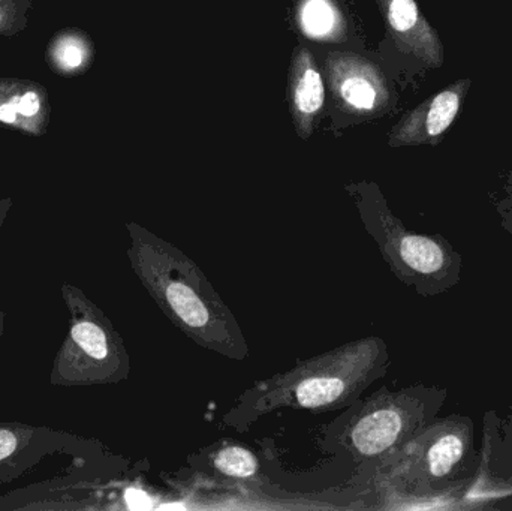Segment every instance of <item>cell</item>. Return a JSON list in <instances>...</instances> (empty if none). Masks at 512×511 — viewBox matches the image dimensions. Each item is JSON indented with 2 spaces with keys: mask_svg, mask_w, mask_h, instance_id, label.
Masks as SVG:
<instances>
[{
  "mask_svg": "<svg viewBox=\"0 0 512 511\" xmlns=\"http://www.w3.org/2000/svg\"><path fill=\"white\" fill-rule=\"evenodd\" d=\"M376 248L393 275L418 296L438 297L459 285L463 257L442 234L409 230L391 212L375 183L345 186Z\"/></svg>",
  "mask_w": 512,
  "mask_h": 511,
  "instance_id": "cell-3",
  "label": "cell"
},
{
  "mask_svg": "<svg viewBox=\"0 0 512 511\" xmlns=\"http://www.w3.org/2000/svg\"><path fill=\"white\" fill-rule=\"evenodd\" d=\"M507 507H510V509H512V504H510V506H507Z\"/></svg>",
  "mask_w": 512,
  "mask_h": 511,
  "instance_id": "cell-21",
  "label": "cell"
},
{
  "mask_svg": "<svg viewBox=\"0 0 512 511\" xmlns=\"http://www.w3.org/2000/svg\"><path fill=\"white\" fill-rule=\"evenodd\" d=\"M126 231L132 272L165 317L198 347L239 362L248 359V341L236 315L201 267L140 224L129 222Z\"/></svg>",
  "mask_w": 512,
  "mask_h": 511,
  "instance_id": "cell-1",
  "label": "cell"
},
{
  "mask_svg": "<svg viewBox=\"0 0 512 511\" xmlns=\"http://www.w3.org/2000/svg\"><path fill=\"white\" fill-rule=\"evenodd\" d=\"M448 398L441 387H382L343 423L339 443L361 464L385 465L411 438L426 428Z\"/></svg>",
  "mask_w": 512,
  "mask_h": 511,
  "instance_id": "cell-5",
  "label": "cell"
},
{
  "mask_svg": "<svg viewBox=\"0 0 512 511\" xmlns=\"http://www.w3.org/2000/svg\"><path fill=\"white\" fill-rule=\"evenodd\" d=\"M30 0H0V36H12L26 27Z\"/></svg>",
  "mask_w": 512,
  "mask_h": 511,
  "instance_id": "cell-17",
  "label": "cell"
},
{
  "mask_svg": "<svg viewBox=\"0 0 512 511\" xmlns=\"http://www.w3.org/2000/svg\"><path fill=\"white\" fill-rule=\"evenodd\" d=\"M11 207L12 201L9 200V198L0 200V227H2L3 222H5L6 216H8ZM3 333H5V314H3L2 309H0V342H2Z\"/></svg>",
  "mask_w": 512,
  "mask_h": 511,
  "instance_id": "cell-19",
  "label": "cell"
},
{
  "mask_svg": "<svg viewBox=\"0 0 512 511\" xmlns=\"http://www.w3.org/2000/svg\"><path fill=\"white\" fill-rule=\"evenodd\" d=\"M390 363L384 339H357L256 383L240 396L228 417L249 423L283 408L316 413L340 410L354 404L367 387L384 377Z\"/></svg>",
  "mask_w": 512,
  "mask_h": 511,
  "instance_id": "cell-2",
  "label": "cell"
},
{
  "mask_svg": "<svg viewBox=\"0 0 512 511\" xmlns=\"http://www.w3.org/2000/svg\"><path fill=\"white\" fill-rule=\"evenodd\" d=\"M474 482L459 501V509H489L490 500L512 495V408L501 419L495 411L484 417V443Z\"/></svg>",
  "mask_w": 512,
  "mask_h": 511,
  "instance_id": "cell-8",
  "label": "cell"
},
{
  "mask_svg": "<svg viewBox=\"0 0 512 511\" xmlns=\"http://www.w3.org/2000/svg\"><path fill=\"white\" fill-rule=\"evenodd\" d=\"M301 30L310 39L340 41L345 39L346 20L336 0H300L297 9Z\"/></svg>",
  "mask_w": 512,
  "mask_h": 511,
  "instance_id": "cell-14",
  "label": "cell"
},
{
  "mask_svg": "<svg viewBox=\"0 0 512 511\" xmlns=\"http://www.w3.org/2000/svg\"><path fill=\"white\" fill-rule=\"evenodd\" d=\"M499 215H501L502 228L512 236V200L510 203L502 204L499 207Z\"/></svg>",
  "mask_w": 512,
  "mask_h": 511,
  "instance_id": "cell-20",
  "label": "cell"
},
{
  "mask_svg": "<svg viewBox=\"0 0 512 511\" xmlns=\"http://www.w3.org/2000/svg\"><path fill=\"white\" fill-rule=\"evenodd\" d=\"M126 507L131 510H149L153 507V500L143 489L129 488L125 491Z\"/></svg>",
  "mask_w": 512,
  "mask_h": 511,
  "instance_id": "cell-18",
  "label": "cell"
},
{
  "mask_svg": "<svg viewBox=\"0 0 512 511\" xmlns=\"http://www.w3.org/2000/svg\"><path fill=\"white\" fill-rule=\"evenodd\" d=\"M50 122L48 93L39 83L0 80V123L29 135H42Z\"/></svg>",
  "mask_w": 512,
  "mask_h": 511,
  "instance_id": "cell-13",
  "label": "cell"
},
{
  "mask_svg": "<svg viewBox=\"0 0 512 511\" xmlns=\"http://www.w3.org/2000/svg\"><path fill=\"white\" fill-rule=\"evenodd\" d=\"M331 90L343 110L375 113L388 101L384 78L357 54H333L327 59Z\"/></svg>",
  "mask_w": 512,
  "mask_h": 511,
  "instance_id": "cell-9",
  "label": "cell"
},
{
  "mask_svg": "<svg viewBox=\"0 0 512 511\" xmlns=\"http://www.w3.org/2000/svg\"><path fill=\"white\" fill-rule=\"evenodd\" d=\"M391 36L402 50L420 57L430 66L442 65V44L435 30L421 15L415 0H378Z\"/></svg>",
  "mask_w": 512,
  "mask_h": 511,
  "instance_id": "cell-11",
  "label": "cell"
},
{
  "mask_svg": "<svg viewBox=\"0 0 512 511\" xmlns=\"http://www.w3.org/2000/svg\"><path fill=\"white\" fill-rule=\"evenodd\" d=\"M47 57L60 75H77L92 63L93 47L84 33L66 30L53 39Z\"/></svg>",
  "mask_w": 512,
  "mask_h": 511,
  "instance_id": "cell-15",
  "label": "cell"
},
{
  "mask_svg": "<svg viewBox=\"0 0 512 511\" xmlns=\"http://www.w3.org/2000/svg\"><path fill=\"white\" fill-rule=\"evenodd\" d=\"M212 465L218 473L231 479H252L258 473V459L251 450L240 446H228L213 455Z\"/></svg>",
  "mask_w": 512,
  "mask_h": 511,
  "instance_id": "cell-16",
  "label": "cell"
},
{
  "mask_svg": "<svg viewBox=\"0 0 512 511\" xmlns=\"http://www.w3.org/2000/svg\"><path fill=\"white\" fill-rule=\"evenodd\" d=\"M471 417H436L408 441L390 461V476L418 500L460 501L480 468Z\"/></svg>",
  "mask_w": 512,
  "mask_h": 511,
  "instance_id": "cell-4",
  "label": "cell"
},
{
  "mask_svg": "<svg viewBox=\"0 0 512 511\" xmlns=\"http://www.w3.org/2000/svg\"><path fill=\"white\" fill-rule=\"evenodd\" d=\"M468 84L469 81H459L415 108L412 113L406 114L402 122L391 131V146L436 143L453 125Z\"/></svg>",
  "mask_w": 512,
  "mask_h": 511,
  "instance_id": "cell-10",
  "label": "cell"
},
{
  "mask_svg": "<svg viewBox=\"0 0 512 511\" xmlns=\"http://www.w3.org/2000/svg\"><path fill=\"white\" fill-rule=\"evenodd\" d=\"M60 291L69 327L51 366V386H105L128 380L131 357L110 318L75 285L63 282Z\"/></svg>",
  "mask_w": 512,
  "mask_h": 511,
  "instance_id": "cell-6",
  "label": "cell"
},
{
  "mask_svg": "<svg viewBox=\"0 0 512 511\" xmlns=\"http://www.w3.org/2000/svg\"><path fill=\"white\" fill-rule=\"evenodd\" d=\"M289 104L301 138H309L325 104V86L315 57L306 47H298L289 69Z\"/></svg>",
  "mask_w": 512,
  "mask_h": 511,
  "instance_id": "cell-12",
  "label": "cell"
},
{
  "mask_svg": "<svg viewBox=\"0 0 512 511\" xmlns=\"http://www.w3.org/2000/svg\"><path fill=\"white\" fill-rule=\"evenodd\" d=\"M86 441L65 431L30 426L24 423H0V485L12 482L56 455H71L84 461Z\"/></svg>",
  "mask_w": 512,
  "mask_h": 511,
  "instance_id": "cell-7",
  "label": "cell"
}]
</instances>
